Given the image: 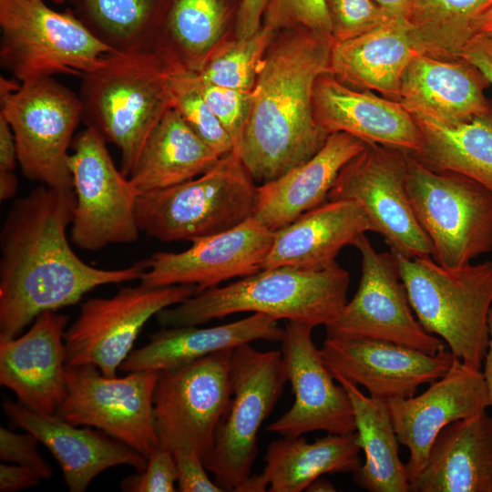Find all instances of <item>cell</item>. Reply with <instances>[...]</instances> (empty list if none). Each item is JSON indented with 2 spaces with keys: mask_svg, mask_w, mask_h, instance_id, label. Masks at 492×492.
<instances>
[{
  "mask_svg": "<svg viewBox=\"0 0 492 492\" xmlns=\"http://www.w3.org/2000/svg\"><path fill=\"white\" fill-rule=\"evenodd\" d=\"M334 379L349 395L358 444L365 456L364 463L353 473L355 484L370 492H410L387 400L365 395L357 384L342 376Z\"/></svg>",
  "mask_w": 492,
  "mask_h": 492,
  "instance_id": "cell-33",
  "label": "cell"
},
{
  "mask_svg": "<svg viewBox=\"0 0 492 492\" xmlns=\"http://www.w3.org/2000/svg\"><path fill=\"white\" fill-rule=\"evenodd\" d=\"M313 329L298 322L285 323L281 352L294 402L266 427L282 437L295 438L314 431L350 434L356 430L349 395L343 385L333 383L334 377L313 343Z\"/></svg>",
  "mask_w": 492,
  "mask_h": 492,
  "instance_id": "cell-17",
  "label": "cell"
},
{
  "mask_svg": "<svg viewBox=\"0 0 492 492\" xmlns=\"http://www.w3.org/2000/svg\"><path fill=\"white\" fill-rule=\"evenodd\" d=\"M17 161L16 144L13 130L0 114V169L13 171Z\"/></svg>",
  "mask_w": 492,
  "mask_h": 492,
  "instance_id": "cell-48",
  "label": "cell"
},
{
  "mask_svg": "<svg viewBox=\"0 0 492 492\" xmlns=\"http://www.w3.org/2000/svg\"><path fill=\"white\" fill-rule=\"evenodd\" d=\"M406 191L433 259L456 268L492 251V191L464 175L435 170L406 153Z\"/></svg>",
  "mask_w": 492,
  "mask_h": 492,
  "instance_id": "cell-8",
  "label": "cell"
},
{
  "mask_svg": "<svg viewBox=\"0 0 492 492\" xmlns=\"http://www.w3.org/2000/svg\"><path fill=\"white\" fill-rule=\"evenodd\" d=\"M274 231L252 217L222 232L196 239L179 252L157 251L147 261L140 284L150 287L195 285L198 292L221 282L262 269Z\"/></svg>",
  "mask_w": 492,
  "mask_h": 492,
  "instance_id": "cell-18",
  "label": "cell"
},
{
  "mask_svg": "<svg viewBox=\"0 0 492 492\" xmlns=\"http://www.w3.org/2000/svg\"><path fill=\"white\" fill-rule=\"evenodd\" d=\"M461 58L475 66L492 86V41L482 34L466 46Z\"/></svg>",
  "mask_w": 492,
  "mask_h": 492,
  "instance_id": "cell-46",
  "label": "cell"
},
{
  "mask_svg": "<svg viewBox=\"0 0 492 492\" xmlns=\"http://www.w3.org/2000/svg\"><path fill=\"white\" fill-rule=\"evenodd\" d=\"M232 349L159 371L153 392L158 446L170 452L192 450L202 462L231 398Z\"/></svg>",
  "mask_w": 492,
  "mask_h": 492,
  "instance_id": "cell-11",
  "label": "cell"
},
{
  "mask_svg": "<svg viewBox=\"0 0 492 492\" xmlns=\"http://www.w3.org/2000/svg\"><path fill=\"white\" fill-rule=\"evenodd\" d=\"M67 396L57 415L75 425L94 426L145 457L158 447L153 392L159 371L107 377L92 364L66 365Z\"/></svg>",
  "mask_w": 492,
  "mask_h": 492,
  "instance_id": "cell-15",
  "label": "cell"
},
{
  "mask_svg": "<svg viewBox=\"0 0 492 492\" xmlns=\"http://www.w3.org/2000/svg\"><path fill=\"white\" fill-rule=\"evenodd\" d=\"M304 491L309 492H334L336 491L334 486L328 480L318 477L313 480Z\"/></svg>",
  "mask_w": 492,
  "mask_h": 492,
  "instance_id": "cell-53",
  "label": "cell"
},
{
  "mask_svg": "<svg viewBox=\"0 0 492 492\" xmlns=\"http://www.w3.org/2000/svg\"><path fill=\"white\" fill-rule=\"evenodd\" d=\"M276 30L262 24L252 36L234 39L214 54L199 77L213 85L251 92Z\"/></svg>",
  "mask_w": 492,
  "mask_h": 492,
  "instance_id": "cell-37",
  "label": "cell"
},
{
  "mask_svg": "<svg viewBox=\"0 0 492 492\" xmlns=\"http://www.w3.org/2000/svg\"><path fill=\"white\" fill-rule=\"evenodd\" d=\"M485 76L464 60H441L416 53L401 82L398 102L412 115L445 124L468 122L491 112Z\"/></svg>",
  "mask_w": 492,
  "mask_h": 492,
  "instance_id": "cell-24",
  "label": "cell"
},
{
  "mask_svg": "<svg viewBox=\"0 0 492 492\" xmlns=\"http://www.w3.org/2000/svg\"><path fill=\"white\" fill-rule=\"evenodd\" d=\"M258 185L235 150L207 172L165 189L138 194L140 231L165 242L230 230L252 217Z\"/></svg>",
  "mask_w": 492,
  "mask_h": 492,
  "instance_id": "cell-6",
  "label": "cell"
},
{
  "mask_svg": "<svg viewBox=\"0 0 492 492\" xmlns=\"http://www.w3.org/2000/svg\"><path fill=\"white\" fill-rule=\"evenodd\" d=\"M175 458L179 490L181 492H221L216 483L206 473V467L200 456L192 450H177Z\"/></svg>",
  "mask_w": 492,
  "mask_h": 492,
  "instance_id": "cell-44",
  "label": "cell"
},
{
  "mask_svg": "<svg viewBox=\"0 0 492 492\" xmlns=\"http://www.w3.org/2000/svg\"><path fill=\"white\" fill-rule=\"evenodd\" d=\"M318 351L333 377L342 376L385 400L414 396L419 385L445 375L455 358L446 348L431 355L374 338H326Z\"/></svg>",
  "mask_w": 492,
  "mask_h": 492,
  "instance_id": "cell-19",
  "label": "cell"
},
{
  "mask_svg": "<svg viewBox=\"0 0 492 492\" xmlns=\"http://www.w3.org/2000/svg\"><path fill=\"white\" fill-rule=\"evenodd\" d=\"M0 104L23 175L50 187L73 188L68 149L82 119L78 95L53 77L20 85L1 77Z\"/></svg>",
  "mask_w": 492,
  "mask_h": 492,
  "instance_id": "cell-10",
  "label": "cell"
},
{
  "mask_svg": "<svg viewBox=\"0 0 492 492\" xmlns=\"http://www.w3.org/2000/svg\"><path fill=\"white\" fill-rule=\"evenodd\" d=\"M16 176L10 170L0 169V199L6 200L14 197L17 191Z\"/></svg>",
  "mask_w": 492,
  "mask_h": 492,
  "instance_id": "cell-51",
  "label": "cell"
},
{
  "mask_svg": "<svg viewBox=\"0 0 492 492\" xmlns=\"http://www.w3.org/2000/svg\"><path fill=\"white\" fill-rule=\"evenodd\" d=\"M42 478L33 469L24 466L0 465V491L16 492L34 487Z\"/></svg>",
  "mask_w": 492,
  "mask_h": 492,
  "instance_id": "cell-47",
  "label": "cell"
},
{
  "mask_svg": "<svg viewBox=\"0 0 492 492\" xmlns=\"http://www.w3.org/2000/svg\"><path fill=\"white\" fill-rule=\"evenodd\" d=\"M170 70L153 50L110 52L81 77L82 120L117 146L127 177L149 134L171 108Z\"/></svg>",
  "mask_w": 492,
  "mask_h": 492,
  "instance_id": "cell-4",
  "label": "cell"
},
{
  "mask_svg": "<svg viewBox=\"0 0 492 492\" xmlns=\"http://www.w3.org/2000/svg\"><path fill=\"white\" fill-rule=\"evenodd\" d=\"M417 53L406 21L392 20L331 47L329 70L342 83L398 101L403 75Z\"/></svg>",
  "mask_w": 492,
  "mask_h": 492,
  "instance_id": "cell-30",
  "label": "cell"
},
{
  "mask_svg": "<svg viewBox=\"0 0 492 492\" xmlns=\"http://www.w3.org/2000/svg\"><path fill=\"white\" fill-rule=\"evenodd\" d=\"M241 0H167L151 50L174 71L199 73L236 39Z\"/></svg>",
  "mask_w": 492,
  "mask_h": 492,
  "instance_id": "cell-25",
  "label": "cell"
},
{
  "mask_svg": "<svg viewBox=\"0 0 492 492\" xmlns=\"http://www.w3.org/2000/svg\"><path fill=\"white\" fill-rule=\"evenodd\" d=\"M38 439L32 433L17 434L0 426V458L36 471L42 479L52 476V467L37 449Z\"/></svg>",
  "mask_w": 492,
  "mask_h": 492,
  "instance_id": "cell-43",
  "label": "cell"
},
{
  "mask_svg": "<svg viewBox=\"0 0 492 492\" xmlns=\"http://www.w3.org/2000/svg\"><path fill=\"white\" fill-rule=\"evenodd\" d=\"M479 34L486 36L492 41V5L484 15Z\"/></svg>",
  "mask_w": 492,
  "mask_h": 492,
  "instance_id": "cell-54",
  "label": "cell"
},
{
  "mask_svg": "<svg viewBox=\"0 0 492 492\" xmlns=\"http://www.w3.org/2000/svg\"><path fill=\"white\" fill-rule=\"evenodd\" d=\"M169 87L171 108L206 145L220 157L235 149L231 138L202 97L197 73L170 70Z\"/></svg>",
  "mask_w": 492,
  "mask_h": 492,
  "instance_id": "cell-38",
  "label": "cell"
},
{
  "mask_svg": "<svg viewBox=\"0 0 492 492\" xmlns=\"http://www.w3.org/2000/svg\"><path fill=\"white\" fill-rule=\"evenodd\" d=\"M492 0H413L407 25L417 53L458 60L480 33Z\"/></svg>",
  "mask_w": 492,
  "mask_h": 492,
  "instance_id": "cell-35",
  "label": "cell"
},
{
  "mask_svg": "<svg viewBox=\"0 0 492 492\" xmlns=\"http://www.w3.org/2000/svg\"><path fill=\"white\" fill-rule=\"evenodd\" d=\"M0 62L20 83L70 74L80 77L113 52L70 8L42 0H0Z\"/></svg>",
  "mask_w": 492,
  "mask_h": 492,
  "instance_id": "cell-7",
  "label": "cell"
},
{
  "mask_svg": "<svg viewBox=\"0 0 492 492\" xmlns=\"http://www.w3.org/2000/svg\"><path fill=\"white\" fill-rule=\"evenodd\" d=\"M357 433L330 434L309 443L302 436L271 442L261 473L269 492H301L325 474L354 473L361 466Z\"/></svg>",
  "mask_w": 492,
  "mask_h": 492,
  "instance_id": "cell-32",
  "label": "cell"
},
{
  "mask_svg": "<svg viewBox=\"0 0 492 492\" xmlns=\"http://www.w3.org/2000/svg\"><path fill=\"white\" fill-rule=\"evenodd\" d=\"M2 406L10 423L32 433L51 452L71 492H84L108 468L128 465L142 472L148 465L147 457L103 431L78 428L57 415H43L8 398Z\"/></svg>",
  "mask_w": 492,
  "mask_h": 492,
  "instance_id": "cell-23",
  "label": "cell"
},
{
  "mask_svg": "<svg viewBox=\"0 0 492 492\" xmlns=\"http://www.w3.org/2000/svg\"><path fill=\"white\" fill-rule=\"evenodd\" d=\"M197 77L202 97L231 138L237 151L251 113V92L213 85L203 81L198 74Z\"/></svg>",
  "mask_w": 492,
  "mask_h": 492,
  "instance_id": "cell-41",
  "label": "cell"
},
{
  "mask_svg": "<svg viewBox=\"0 0 492 492\" xmlns=\"http://www.w3.org/2000/svg\"><path fill=\"white\" fill-rule=\"evenodd\" d=\"M312 103L316 123L328 135L345 132L411 155L422 148L418 125L398 101L352 89L330 72L315 80Z\"/></svg>",
  "mask_w": 492,
  "mask_h": 492,
  "instance_id": "cell-22",
  "label": "cell"
},
{
  "mask_svg": "<svg viewBox=\"0 0 492 492\" xmlns=\"http://www.w3.org/2000/svg\"><path fill=\"white\" fill-rule=\"evenodd\" d=\"M412 116L423 138L414 158L435 170L470 178L492 191V111L454 125Z\"/></svg>",
  "mask_w": 492,
  "mask_h": 492,
  "instance_id": "cell-34",
  "label": "cell"
},
{
  "mask_svg": "<svg viewBox=\"0 0 492 492\" xmlns=\"http://www.w3.org/2000/svg\"><path fill=\"white\" fill-rule=\"evenodd\" d=\"M269 0H241L236 24V37L247 38L262 26Z\"/></svg>",
  "mask_w": 492,
  "mask_h": 492,
  "instance_id": "cell-45",
  "label": "cell"
},
{
  "mask_svg": "<svg viewBox=\"0 0 492 492\" xmlns=\"http://www.w3.org/2000/svg\"><path fill=\"white\" fill-rule=\"evenodd\" d=\"M333 43L302 27L272 36L236 151L258 186L304 163L325 144L329 135L316 123L312 101L315 80L330 72Z\"/></svg>",
  "mask_w": 492,
  "mask_h": 492,
  "instance_id": "cell-2",
  "label": "cell"
},
{
  "mask_svg": "<svg viewBox=\"0 0 492 492\" xmlns=\"http://www.w3.org/2000/svg\"><path fill=\"white\" fill-rule=\"evenodd\" d=\"M365 145V141L345 132L330 134L323 147L310 159L258 186L252 218L275 231L323 204L341 169Z\"/></svg>",
  "mask_w": 492,
  "mask_h": 492,
  "instance_id": "cell-26",
  "label": "cell"
},
{
  "mask_svg": "<svg viewBox=\"0 0 492 492\" xmlns=\"http://www.w3.org/2000/svg\"><path fill=\"white\" fill-rule=\"evenodd\" d=\"M267 483L262 475H251L236 489V492L266 491Z\"/></svg>",
  "mask_w": 492,
  "mask_h": 492,
  "instance_id": "cell-52",
  "label": "cell"
},
{
  "mask_svg": "<svg viewBox=\"0 0 492 492\" xmlns=\"http://www.w3.org/2000/svg\"><path fill=\"white\" fill-rule=\"evenodd\" d=\"M400 445L409 451V482L424 468L434 440L447 425L490 407L483 372L455 357L447 373L422 394L388 399Z\"/></svg>",
  "mask_w": 492,
  "mask_h": 492,
  "instance_id": "cell-20",
  "label": "cell"
},
{
  "mask_svg": "<svg viewBox=\"0 0 492 492\" xmlns=\"http://www.w3.org/2000/svg\"><path fill=\"white\" fill-rule=\"evenodd\" d=\"M220 158L171 108L149 134L128 179L138 194L146 193L199 177Z\"/></svg>",
  "mask_w": 492,
  "mask_h": 492,
  "instance_id": "cell-31",
  "label": "cell"
},
{
  "mask_svg": "<svg viewBox=\"0 0 492 492\" xmlns=\"http://www.w3.org/2000/svg\"><path fill=\"white\" fill-rule=\"evenodd\" d=\"M410 492H492V416L486 410L445 426Z\"/></svg>",
  "mask_w": 492,
  "mask_h": 492,
  "instance_id": "cell-28",
  "label": "cell"
},
{
  "mask_svg": "<svg viewBox=\"0 0 492 492\" xmlns=\"http://www.w3.org/2000/svg\"><path fill=\"white\" fill-rule=\"evenodd\" d=\"M106 143L97 131L86 128L73 139L69 154L76 197L70 238L86 251L133 242L140 231L135 212L138 192L117 169Z\"/></svg>",
  "mask_w": 492,
  "mask_h": 492,
  "instance_id": "cell-12",
  "label": "cell"
},
{
  "mask_svg": "<svg viewBox=\"0 0 492 492\" xmlns=\"http://www.w3.org/2000/svg\"><path fill=\"white\" fill-rule=\"evenodd\" d=\"M395 256L422 327L442 338L455 357L481 369L489 343L492 261L446 268L432 257Z\"/></svg>",
  "mask_w": 492,
  "mask_h": 492,
  "instance_id": "cell-5",
  "label": "cell"
},
{
  "mask_svg": "<svg viewBox=\"0 0 492 492\" xmlns=\"http://www.w3.org/2000/svg\"><path fill=\"white\" fill-rule=\"evenodd\" d=\"M197 292L195 285L139 284L122 287L112 297L86 301L64 334L66 365L92 364L103 375L115 377L145 323Z\"/></svg>",
  "mask_w": 492,
  "mask_h": 492,
  "instance_id": "cell-16",
  "label": "cell"
},
{
  "mask_svg": "<svg viewBox=\"0 0 492 492\" xmlns=\"http://www.w3.org/2000/svg\"><path fill=\"white\" fill-rule=\"evenodd\" d=\"M349 285V272L336 262L323 269L266 268L199 292L155 316L162 327L199 325L242 312L325 326L346 304Z\"/></svg>",
  "mask_w": 492,
  "mask_h": 492,
  "instance_id": "cell-3",
  "label": "cell"
},
{
  "mask_svg": "<svg viewBox=\"0 0 492 492\" xmlns=\"http://www.w3.org/2000/svg\"><path fill=\"white\" fill-rule=\"evenodd\" d=\"M361 255L358 289L338 316L325 325L326 338H374L434 355L446 348L428 333L411 307L393 251L378 252L365 233L352 244Z\"/></svg>",
  "mask_w": 492,
  "mask_h": 492,
  "instance_id": "cell-13",
  "label": "cell"
},
{
  "mask_svg": "<svg viewBox=\"0 0 492 492\" xmlns=\"http://www.w3.org/2000/svg\"><path fill=\"white\" fill-rule=\"evenodd\" d=\"M230 379L231 402L203 460L223 491H236L251 476L258 432L288 382L282 352L259 351L250 343L232 349Z\"/></svg>",
  "mask_w": 492,
  "mask_h": 492,
  "instance_id": "cell-9",
  "label": "cell"
},
{
  "mask_svg": "<svg viewBox=\"0 0 492 492\" xmlns=\"http://www.w3.org/2000/svg\"><path fill=\"white\" fill-rule=\"evenodd\" d=\"M333 42L354 38L392 21L372 0H324Z\"/></svg>",
  "mask_w": 492,
  "mask_h": 492,
  "instance_id": "cell-39",
  "label": "cell"
},
{
  "mask_svg": "<svg viewBox=\"0 0 492 492\" xmlns=\"http://www.w3.org/2000/svg\"><path fill=\"white\" fill-rule=\"evenodd\" d=\"M393 20L406 21L413 0H372Z\"/></svg>",
  "mask_w": 492,
  "mask_h": 492,
  "instance_id": "cell-49",
  "label": "cell"
},
{
  "mask_svg": "<svg viewBox=\"0 0 492 492\" xmlns=\"http://www.w3.org/2000/svg\"><path fill=\"white\" fill-rule=\"evenodd\" d=\"M73 188L40 184L16 199L0 232V342L15 338L41 313L78 302L96 287L139 280L146 260L129 267H93L71 248Z\"/></svg>",
  "mask_w": 492,
  "mask_h": 492,
  "instance_id": "cell-1",
  "label": "cell"
},
{
  "mask_svg": "<svg viewBox=\"0 0 492 492\" xmlns=\"http://www.w3.org/2000/svg\"><path fill=\"white\" fill-rule=\"evenodd\" d=\"M488 327H489V343L487 352L484 361V377L487 389V394L490 402V407H492V305L488 314Z\"/></svg>",
  "mask_w": 492,
  "mask_h": 492,
  "instance_id": "cell-50",
  "label": "cell"
},
{
  "mask_svg": "<svg viewBox=\"0 0 492 492\" xmlns=\"http://www.w3.org/2000/svg\"><path fill=\"white\" fill-rule=\"evenodd\" d=\"M406 153L374 143L340 171L327 200H350L365 211L374 232L395 254L433 257V244L415 218L406 191Z\"/></svg>",
  "mask_w": 492,
  "mask_h": 492,
  "instance_id": "cell-14",
  "label": "cell"
},
{
  "mask_svg": "<svg viewBox=\"0 0 492 492\" xmlns=\"http://www.w3.org/2000/svg\"><path fill=\"white\" fill-rule=\"evenodd\" d=\"M262 24L276 31L302 27L333 40L324 0H269Z\"/></svg>",
  "mask_w": 492,
  "mask_h": 492,
  "instance_id": "cell-40",
  "label": "cell"
},
{
  "mask_svg": "<svg viewBox=\"0 0 492 492\" xmlns=\"http://www.w3.org/2000/svg\"><path fill=\"white\" fill-rule=\"evenodd\" d=\"M69 317L41 313L23 335L0 342V384L18 402L55 415L67 396L64 334Z\"/></svg>",
  "mask_w": 492,
  "mask_h": 492,
  "instance_id": "cell-21",
  "label": "cell"
},
{
  "mask_svg": "<svg viewBox=\"0 0 492 492\" xmlns=\"http://www.w3.org/2000/svg\"><path fill=\"white\" fill-rule=\"evenodd\" d=\"M177 479L173 453L158 446L148 457L145 470L127 477L120 487L128 492H173Z\"/></svg>",
  "mask_w": 492,
  "mask_h": 492,
  "instance_id": "cell-42",
  "label": "cell"
},
{
  "mask_svg": "<svg viewBox=\"0 0 492 492\" xmlns=\"http://www.w3.org/2000/svg\"><path fill=\"white\" fill-rule=\"evenodd\" d=\"M42 1H51V2H54L56 4H58V5H61V4H64L67 0H42Z\"/></svg>",
  "mask_w": 492,
  "mask_h": 492,
  "instance_id": "cell-55",
  "label": "cell"
},
{
  "mask_svg": "<svg viewBox=\"0 0 492 492\" xmlns=\"http://www.w3.org/2000/svg\"><path fill=\"white\" fill-rule=\"evenodd\" d=\"M284 333L277 320L259 313L214 327H162L149 335L146 345L133 350L120 364L119 370L130 373L174 368L255 340L282 342Z\"/></svg>",
  "mask_w": 492,
  "mask_h": 492,
  "instance_id": "cell-29",
  "label": "cell"
},
{
  "mask_svg": "<svg viewBox=\"0 0 492 492\" xmlns=\"http://www.w3.org/2000/svg\"><path fill=\"white\" fill-rule=\"evenodd\" d=\"M167 0H68L76 17L113 52L151 50Z\"/></svg>",
  "mask_w": 492,
  "mask_h": 492,
  "instance_id": "cell-36",
  "label": "cell"
},
{
  "mask_svg": "<svg viewBox=\"0 0 492 492\" xmlns=\"http://www.w3.org/2000/svg\"><path fill=\"white\" fill-rule=\"evenodd\" d=\"M374 228L362 206L350 200H326L274 231L262 269L292 266L323 269L346 245Z\"/></svg>",
  "mask_w": 492,
  "mask_h": 492,
  "instance_id": "cell-27",
  "label": "cell"
}]
</instances>
